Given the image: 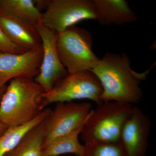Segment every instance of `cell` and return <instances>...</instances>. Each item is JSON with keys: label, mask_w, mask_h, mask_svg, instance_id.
<instances>
[{"label": "cell", "mask_w": 156, "mask_h": 156, "mask_svg": "<svg viewBox=\"0 0 156 156\" xmlns=\"http://www.w3.org/2000/svg\"><path fill=\"white\" fill-rule=\"evenodd\" d=\"M91 71L101 84L102 103L115 101L133 105L142 99L140 83L145 80L150 70L137 73L131 68L127 54L108 53Z\"/></svg>", "instance_id": "obj_1"}, {"label": "cell", "mask_w": 156, "mask_h": 156, "mask_svg": "<svg viewBox=\"0 0 156 156\" xmlns=\"http://www.w3.org/2000/svg\"><path fill=\"white\" fill-rule=\"evenodd\" d=\"M6 88V85L4 87H0V101H1L3 94H4L5 90ZM8 128V127L7 126L0 122V136L5 132Z\"/></svg>", "instance_id": "obj_20"}, {"label": "cell", "mask_w": 156, "mask_h": 156, "mask_svg": "<svg viewBox=\"0 0 156 156\" xmlns=\"http://www.w3.org/2000/svg\"><path fill=\"white\" fill-rule=\"evenodd\" d=\"M43 56L42 44L21 53L0 51V87L15 78L34 79L40 72Z\"/></svg>", "instance_id": "obj_9"}, {"label": "cell", "mask_w": 156, "mask_h": 156, "mask_svg": "<svg viewBox=\"0 0 156 156\" xmlns=\"http://www.w3.org/2000/svg\"><path fill=\"white\" fill-rule=\"evenodd\" d=\"M151 122L140 108L134 107L122 131L120 141L127 156H145L148 145Z\"/></svg>", "instance_id": "obj_10"}, {"label": "cell", "mask_w": 156, "mask_h": 156, "mask_svg": "<svg viewBox=\"0 0 156 156\" xmlns=\"http://www.w3.org/2000/svg\"><path fill=\"white\" fill-rule=\"evenodd\" d=\"M0 9L34 26L42 23L43 13L32 0H0Z\"/></svg>", "instance_id": "obj_15"}, {"label": "cell", "mask_w": 156, "mask_h": 156, "mask_svg": "<svg viewBox=\"0 0 156 156\" xmlns=\"http://www.w3.org/2000/svg\"><path fill=\"white\" fill-rule=\"evenodd\" d=\"M92 34L73 26L58 33L56 49L61 63L69 74L91 71L100 61L93 52Z\"/></svg>", "instance_id": "obj_4"}, {"label": "cell", "mask_w": 156, "mask_h": 156, "mask_svg": "<svg viewBox=\"0 0 156 156\" xmlns=\"http://www.w3.org/2000/svg\"><path fill=\"white\" fill-rule=\"evenodd\" d=\"M45 133L44 121L31 129L16 147L4 156H41Z\"/></svg>", "instance_id": "obj_16"}, {"label": "cell", "mask_w": 156, "mask_h": 156, "mask_svg": "<svg viewBox=\"0 0 156 156\" xmlns=\"http://www.w3.org/2000/svg\"><path fill=\"white\" fill-rule=\"evenodd\" d=\"M96 19L93 0H50L42 23L60 33L82 20Z\"/></svg>", "instance_id": "obj_7"}, {"label": "cell", "mask_w": 156, "mask_h": 156, "mask_svg": "<svg viewBox=\"0 0 156 156\" xmlns=\"http://www.w3.org/2000/svg\"><path fill=\"white\" fill-rule=\"evenodd\" d=\"M102 88L100 81L91 71L69 74L56 82L44 95V105L58 102H72L88 99L98 105L102 103L100 97Z\"/></svg>", "instance_id": "obj_5"}, {"label": "cell", "mask_w": 156, "mask_h": 156, "mask_svg": "<svg viewBox=\"0 0 156 156\" xmlns=\"http://www.w3.org/2000/svg\"><path fill=\"white\" fill-rule=\"evenodd\" d=\"M51 111V109L46 108L29 122L8 127L0 136V156H4L16 147L31 129L44 121Z\"/></svg>", "instance_id": "obj_13"}, {"label": "cell", "mask_w": 156, "mask_h": 156, "mask_svg": "<svg viewBox=\"0 0 156 156\" xmlns=\"http://www.w3.org/2000/svg\"><path fill=\"white\" fill-rule=\"evenodd\" d=\"M83 145L80 156H127L121 141H92Z\"/></svg>", "instance_id": "obj_17"}, {"label": "cell", "mask_w": 156, "mask_h": 156, "mask_svg": "<svg viewBox=\"0 0 156 156\" xmlns=\"http://www.w3.org/2000/svg\"><path fill=\"white\" fill-rule=\"evenodd\" d=\"M89 102H58L44 120L45 133L42 148L60 136L83 126L92 111Z\"/></svg>", "instance_id": "obj_6"}, {"label": "cell", "mask_w": 156, "mask_h": 156, "mask_svg": "<svg viewBox=\"0 0 156 156\" xmlns=\"http://www.w3.org/2000/svg\"><path fill=\"white\" fill-rule=\"evenodd\" d=\"M36 27L41 39L43 56L40 72L34 80L43 87L46 93L51 90L56 82L69 73L61 63L57 53L58 33L43 23Z\"/></svg>", "instance_id": "obj_8"}, {"label": "cell", "mask_w": 156, "mask_h": 156, "mask_svg": "<svg viewBox=\"0 0 156 156\" xmlns=\"http://www.w3.org/2000/svg\"><path fill=\"white\" fill-rule=\"evenodd\" d=\"M0 27L13 43L26 51L35 50L42 44L35 26L1 9Z\"/></svg>", "instance_id": "obj_11"}, {"label": "cell", "mask_w": 156, "mask_h": 156, "mask_svg": "<svg viewBox=\"0 0 156 156\" xmlns=\"http://www.w3.org/2000/svg\"></svg>", "instance_id": "obj_21"}, {"label": "cell", "mask_w": 156, "mask_h": 156, "mask_svg": "<svg viewBox=\"0 0 156 156\" xmlns=\"http://www.w3.org/2000/svg\"><path fill=\"white\" fill-rule=\"evenodd\" d=\"M83 127L53 140L42 148L41 156H58L66 154L80 156L83 145L80 142L79 137Z\"/></svg>", "instance_id": "obj_14"}, {"label": "cell", "mask_w": 156, "mask_h": 156, "mask_svg": "<svg viewBox=\"0 0 156 156\" xmlns=\"http://www.w3.org/2000/svg\"><path fill=\"white\" fill-rule=\"evenodd\" d=\"M45 93L34 79L17 77L11 80L0 101V122L8 127L29 122L46 108Z\"/></svg>", "instance_id": "obj_2"}, {"label": "cell", "mask_w": 156, "mask_h": 156, "mask_svg": "<svg viewBox=\"0 0 156 156\" xmlns=\"http://www.w3.org/2000/svg\"><path fill=\"white\" fill-rule=\"evenodd\" d=\"M97 20L101 25H123L137 20L125 0H93Z\"/></svg>", "instance_id": "obj_12"}, {"label": "cell", "mask_w": 156, "mask_h": 156, "mask_svg": "<svg viewBox=\"0 0 156 156\" xmlns=\"http://www.w3.org/2000/svg\"><path fill=\"white\" fill-rule=\"evenodd\" d=\"M34 3H36V5L35 4L37 9L39 11H41L42 9H46L48 7V3H49V0H46V1H34Z\"/></svg>", "instance_id": "obj_19"}, {"label": "cell", "mask_w": 156, "mask_h": 156, "mask_svg": "<svg viewBox=\"0 0 156 156\" xmlns=\"http://www.w3.org/2000/svg\"><path fill=\"white\" fill-rule=\"evenodd\" d=\"M0 51L21 53L27 51L13 43L0 27Z\"/></svg>", "instance_id": "obj_18"}, {"label": "cell", "mask_w": 156, "mask_h": 156, "mask_svg": "<svg viewBox=\"0 0 156 156\" xmlns=\"http://www.w3.org/2000/svg\"><path fill=\"white\" fill-rule=\"evenodd\" d=\"M133 105L115 102H102L92 109L81 130L84 143L92 141L118 142L123 127L130 118Z\"/></svg>", "instance_id": "obj_3"}]
</instances>
